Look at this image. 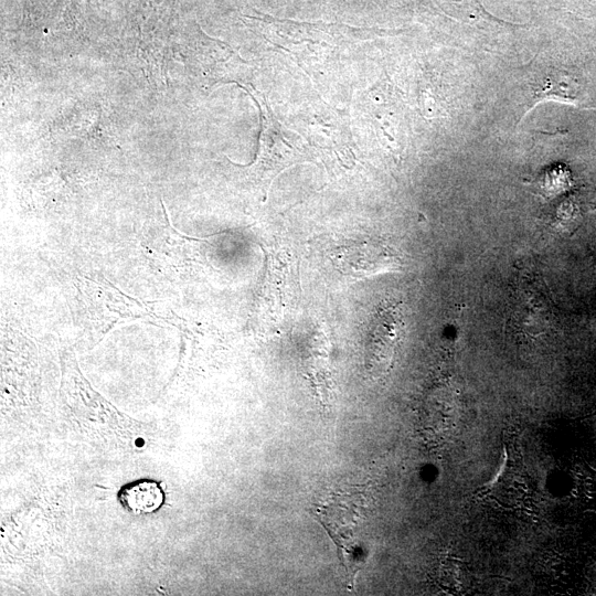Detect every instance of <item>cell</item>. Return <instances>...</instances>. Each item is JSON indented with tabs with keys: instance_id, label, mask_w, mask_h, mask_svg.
<instances>
[{
	"instance_id": "2",
	"label": "cell",
	"mask_w": 596,
	"mask_h": 596,
	"mask_svg": "<svg viewBox=\"0 0 596 596\" xmlns=\"http://www.w3.org/2000/svg\"><path fill=\"white\" fill-rule=\"evenodd\" d=\"M504 449L499 473L480 490V496L505 510H528L532 502V487L513 434H505Z\"/></svg>"
},
{
	"instance_id": "7",
	"label": "cell",
	"mask_w": 596,
	"mask_h": 596,
	"mask_svg": "<svg viewBox=\"0 0 596 596\" xmlns=\"http://www.w3.org/2000/svg\"><path fill=\"white\" fill-rule=\"evenodd\" d=\"M574 84V83H573ZM566 84V77L560 75H549L536 82L533 95L535 100L555 99L563 103L577 104L576 87Z\"/></svg>"
},
{
	"instance_id": "6",
	"label": "cell",
	"mask_w": 596,
	"mask_h": 596,
	"mask_svg": "<svg viewBox=\"0 0 596 596\" xmlns=\"http://www.w3.org/2000/svg\"><path fill=\"white\" fill-rule=\"evenodd\" d=\"M119 500L131 512L151 513L162 504L163 493L157 482L139 480L126 485L119 492Z\"/></svg>"
},
{
	"instance_id": "1",
	"label": "cell",
	"mask_w": 596,
	"mask_h": 596,
	"mask_svg": "<svg viewBox=\"0 0 596 596\" xmlns=\"http://www.w3.org/2000/svg\"><path fill=\"white\" fill-rule=\"evenodd\" d=\"M361 492L334 493L315 507L316 518L329 533L343 566L351 576L361 567L359 531L362 520Z\"/></svg>"
},
{
	"instance_id": "4",
	"label": "cell",
	"mask_w": 596,
	"mask_h": 596,
	"mask_svg": "<svg viewBox=\"0 0 596 596\" xmlns=\"http://www.w3.org/2000/svg\"><path fill=\"white\" fill-rule=\"evenodd\" d=\"M252 97L256 100L262 116L259 164L267 166L270 171H280L304 158L305 151L289 141L287 132L284 131L267 102L258 100L253 95Z\"/></svg>"
},
{
	"instance_id": "5",
	"label": "cell",
	"mask_w": 596,
	"mask_h": 596,
	"mask_svg": "<svg viewBox=\"0 0 596 596\" xmlns=\"http://www.w3.org/2000/svg\"><path fill=\"white\" fill-rule=\"evenodd\" d=\"M402 323L400 307L393 304L380 305L368 323L366 352L371 361L386 356L398 338Z\"/></svg>"
},
{
	"instance_id": "3",
	"label": "cell",
	"mask_w": 596,
	"mask_h": 596,
	"mask_svg": "<svg viewBox=\"0 0 596 596\" xmlns=\"http://www.w3.org/2000/svg\"><path fill=\"white\" fill-rule=\"evenodd\" d=\"M330 257L342 274L354 278L398 270L402 265L394 248L372 237L343 241L331 251Z\"/></svg>"
}]
</instances>
